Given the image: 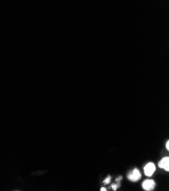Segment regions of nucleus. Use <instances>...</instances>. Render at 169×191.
<instances>
[{"instance_id":"obj_2","label":"nucleus","mask_w":169,"mask_h":191,"mask_svg":"<svg viewBox=\"0 0 169 191\" xmlns=\"http://www.w3.org/2000/svg\"><path fill=\"white\" fill-rule=\"evenodd\" d=\"M141 175L137 169H134L128 175V179L131 181H137L140 178Z\"/></svg>"},{"instance_id":"obj_4","label":"nucleus","mask_w":169,"mask_h":191,"mask_svg":"<svg viewBox=\"0 0 169 191\" xmlns=\"http://www.w3.org/2000/svg\"><path fill=\"white\" fill-rule=\"evenodd\" d=\"M159 167L165 170L166 171H169V158L168 157L162 158L159 163Z\"/></svg>"},{"instance_id":"obj_5","label":"nucleus","mask_w":169,"mask_h":191,"mask_svg":"<svg viewBox=\"0 0 169 191\" xmlns=\"http://www.w3.org/2000/svg\"><path fill=\"white\" fill-rule=\"evenodd\" d=\"M110 180H111V178H110V177H108V178H106V179L105 180V181H104V183H105V184H107L109 183Z\"/></svg>"},{"instance_id":"obj_1","label":"nucleus","mask_w":169,"mask_h":191,"mask_svg":"<svg viewBox=\"0 0 169 191\" xmlns=\"http://www.w3.org/2000/svg\"><path fill=\"white\" fill-rule=\"evenodd\" d=\"M155 171H156V166L153 163H149L146 166L144 167V173L145 175L148 177H150L154 174Z\"/></svg>"},{"instance_id":"obj_8","label":"nucleus","mask_w":169,"mask_h":191,"mask_svg":"<svg viewBox=\"0 0 169 191\" xmlns=\"http://www.w3.org/2000/svg\"><path fill=\"white\" fill-rule=\"evenodd\" d=\"M101 190L102 191H106V188H101Z\"/></svg>"},{"instance_id":"obj_6","label":"nucleus","mask_w":169,"mask_h":191,"mask_svg":"<svg viewBox=\"0 0 169 191\" xmlns=\"http://www.w3.org/2000/svg\"><path fill=\"white\" fill-rule=\"evenodd\" d=\"M112 188H113V190H117V188H118V186H117V185H112Z\"/></svg>"},{"instance_id":"obj_3","label":"nucleus","mask_w":169,"mask_h":191,"mask_svg":"<svg viewBox=\"0 0 169 191\" xmlns=\"http://www.w3.org/2000/svg\"><path fill=\"white\" fill-rule=\"evenodd\" d=\"M143 187L145 190H152L155 187V182L153 180H146L143 183Z\"/></svg>"},{"instance_id":"obj_7","label":"nucleus","mask_w":169,"mask_h":191,"mask_svg":"<svg viewBox=\"0 0 169 191\" xmlns=\"http://www.w3.org/2000/svg\"><path fill=\"white\" fill-rule=\"evenodd\" d=\"M166 148H167L168 150L169 149V143L168 142H167V143H166Z\"/></svg>"}]
</instances>
